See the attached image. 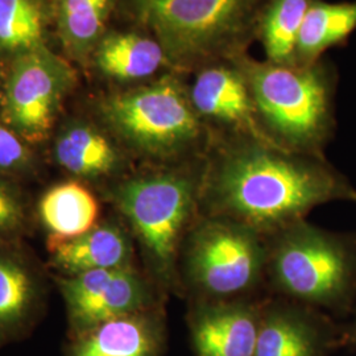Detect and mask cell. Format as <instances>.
<instances>
[{
  "label": "cell",
  "mask_w": 356,
  "mask_h": 356,
  "mask_svg": "<svg viewBox=\"0 0 356 356\" xmlns=\"http://www.w3.org/2000/svg\"><path fill=\"white\" fill-rule=\"evenodd\" d=\"M267 239L266 276L276 292L334 313H346L354 306L355 236L301 220Z\"/></svg>",
  "instance_id": "obj_6"
},
{
  "label": "cell",
  "mask_w": 356,
  "mask_h": 356,
  "mask_svg": "<svg viewBox=\"0 0 356 356\" xmlns=\"http://www.w3.org/2000/svg\"><path fill=\"white\" fill-rule=\"evenodd\" d=\"M32 163L26 141L0 120V173H20Z\"/></svg>",
  "instance_id": "obj_23"
},
{
  "label": "cell",
  "mask_w": 356,
  "mask_h": 356,
  "mask_svg": "<svg viewBox=\"0 0 356 356\" xmlns=\"http://www.w3.org/2000/svg\"><path fill=\"white\" fill-rule=\"evenodd\" d=\"M342 334L321 310L286 298L264 302L254 356H329Z\"/></svg>",
  "instance_id": "obj_12"
},
{
  "label": "cell",
  "mask_w": 356,
  "mask_h": 356,
  "mask_svg": "<svg viewBox=\"0 0 356 356\" xmlns=\"http://www.w3.org/2000/svg\"><path fill=\"white\" fill-rule=\"evenodd\" d=\"M231 63L244 76L269 140L294 152L325 156L335 132L338 73L330 61L281 65L248 53Z\"/></svg>",
  "instance_id": "obj_3"
},
{
  "label": "cell",
  "mask_w": 356,
  "mask_h": 356,
  "mask_svg": "<svg viewBox=\"0 0 356 356\" xmlns=\"http://www.w3.org/2000/svg\"><path fill=\"white\" fill-rule=\"evenodd\" d=\"M342 343L356 347V317L342 332Z\"/></svg>",
  "instance_id": "obj_25"
},
{
  "label": "cell",
  "mask_w": 356,
  "mask_h": 356,
  "mask_svg": "<svg viewBox=\"0 0 356 356\" xmlns=\"http://www.w3.org/2000/svg\"><path fill=\"white\" fill-rule=\"evenodd\" d=\"M40 216L51 236L70 239L97 226L99 206L86 186L65 182L44 194L40 201Z\"/></svg>",
  "instance_id": "obj_19"
},
{
  "label": "cell",
  "mask_w": 356,
  "mask_h": 356,
  "mask_svg": "<svg viewBox=\"0 0 356 356\" xmlns=\"http://www.w3.org/2000/svg\"><path fill=\"white\" fill-rule=\"evenodd\" d=\"M90 63L103 78L126 88L173 72L160 42L138 26L126 31L108 29L92 51Z\"/></svg>",
  "instance_id": "obj_14"
},
{
  "label": "cell",
  "mask_w": 356,
  "mask_h": 356,
  "mask_svg": "<svg viewBox=\"0 0 356 356\" xmlns=\"http://www.w3.org/2000/svg\"><path fill=\"white\" fill-rule=\"evenodd\" d=\"M268 0H122L134 26L151 33L173 72L191 76L248 53Z\"/></svg>",
  "instance_id": "obj_2"
},
{
  "label": "cell",
  "mask_w": 356,
  "mask_h": 356,
  "mask_svg": "<svg viewBox=\"0 0 356 356\" xmlns=\"http://www.w3.org/2000/svg\"><path fill=\"white\" fill-rule=\"evenodd\" d=\"M268 239L220 218L200 216L182 244L178 277L193 300L244 298L266 277Z\"/></svg>",
  "instance_id": "obj_7"
},
{
  "label": "cell",
  "mask_w": 356,
  "mask_h": 356,
  "mask_svg": "<svg viewBox=\"0 0 356 356\" xmlns=\"http://www.w3.org/2000/svg\"><path fill=\"white\" fill-rule=\"evenodd\" d=\"M335 201L356 204V189L325 156L294 152L254 136H211L200 216L269 238Z\"/></svg>",
  "instance_id": "obj_1"
},
{
  "label": "cell",
  "mask_w": 356,
  "mask_h": 356,
  "mask_svg": "<svg viewBox=\"0 0 356 356\" xmlns=\"http://www.w3.org/2000/svg\"><path fill=\"white\" fill-rule=\"evenodd\" d=\"M122 0H54L57 31L66 53L81 64L110 29L111 16Z\"/></svg>",
  "instance_id": "obj_17"
},
{
  "label": "cell",
  "mask_w": 356,
  "mask_h": 356,
  "mask_svg": "<svg viewBox=\"0 0 356 356\" xmlns=\"http://www.w3.org/2000/svg\"><path fill=\"white\" fill-rule=\"evenodd\" d=\"M165 347V318L153 307L73 335L67 356H161Z\"/></svg>",
  "instance_id": "obj_13"
},
{
  "label": "cell",
  "mask_w": 356,
  "mask_h": 356,
  "mask_svg": "<svg viewBox=\"0 0 356 356\" xmlns=\"http://www.w3.org/2000/svg\"><path fill=\"white\" fill-rule=\"evenodd\" d=\"M355 31L356 0H314L298 35L294 65L317 63L327 49L346 44Z\"/></svg>",
  "instance_id": "obj_18"
},
{
  "label": "cell",
  "mask_w": 356,
  "mask_h": 356,
  "mask_svg": "<svg viewBox=\"0 0 356 356\" xmlns=\"http://www.w3.org/2000/svg\"><path fill=\"white\" fill-rule=\"evenodd\" d=\"M74 79L72 66L48 47L13 57L1 90L3 122L26 143L45 140Z\"/></svg>",
  "instance_id": "obj_8"
},
{
  "label": "cell",
  "mask_w": 356,
  "mask_h": 356,
  "mask_svg": "<svg viewBox=\"0 0 356 356\" xmlns=\"http://www.w3.org/2000/svg\"><path fill=\"white\" fill-rule=\"evenodd\" d=\"M188 76L166 72L106 94L97 104L101 124L128 153L159 165L204 157L211 134L191 104Z\"/></svg>",
  "instance_id": "obj_4"
},
{
  "label": "cell",
  "mask_w": 356,
  "mask_h": 356,
  "mask_svg": "<svg viewBox=\"0 0 356 356\" xmlns=\"http://www.w3.org/2000/svg\"><path fill=\"white\" fill-rule=\"evenodd\" d=\"M126 149L104 127L88 122L67 124L58 134L54 156L69 173L83 178L119 175L126 165Z\"/></svg>",
  "instance_id": "obj_15"
},
{
  "label": "cell",
  "mask_w": 356,
  "mask_h": 356,
  "mask_svg": "<svg viewBox=\"0 0 356 356\" xmlns=\"http://www.w3.org/2000/svg\"><path fill=\"white\" fill-rule=\"evenodd\" d=\"M191 104L211 136H254L269 140L256 118L248 85L231 61L191 74Z\"/></svg>",
  "instance_id": "obj_10"
},
{
  "label": "cell",
  "mask_w": 356,
  "mask_h": 356,
  "mask_svg": "<svg viewBox=\"0 0 356 356\" xmlns=\"http://www.w3.org/2000/svg\"><path fill=\"white\" fill-rule=\"evenodd\" d=\"M313 1L268 0L257 38L266 51V60L294 65L298 35Z\"/></svg>",
  "instance_id": "obj_20"
},
{
  "label": "cell",
  "mask_w": 356,
  "mask_h": 356,
  "mask_svg": "<svg viewBox=\"0 0 356 356\" xmlns=\"http://www.w3.org/2000/svg\"><path fill=\"white\" fill-rule=\"evenodd\" d=\"M41 0H0V53L11 58L47 47Z\"/></svg>",
  "instance_id": "obj_21"
},
{
  "label": "cell",
  "mask_w": 356,
  "mask_h": 356,
  "mask_svg": "<svg viewBox=\"0 0 356 356\" xmlns=\"http://www.w3.org/2000/svg\"><path fill=\"white\" fill-rule=\"evenodd\" d=\"M24 210L19 197L0 179V234H10L20 229Z\"/></svg>",
  "instance_id": "obj_24"
},
{
  "label": "cell",
  "mask_w": 356,
  "mask_h": 356,
  "mask_svg": "<svg viewBox=\"0 0 356 356\" xmlns=\"http://www.w3.org/2000/svg\"><path fill=\"white\" fill-rule=\"evenodd\" d=\"M33 300V282L26 268L0 254V341L26 330Z\"/></svg>",
  "instance_id": "obj_22"
},
{
  "label": "cell",
  "mask_w": 356,
  "mask_h": 356,
  "mask_svg": "<svg viewBox=\"0 0 356 356\" xmlns=\"http://www.w3.org/2000/svg\"><path fill=\"white\" fill-rule=\"evenodd\" d=\"M204 157L156 169L122 181L114 202L136 234L157 279L175 285L182 244L200 218Z\"/></svg>",
  "instance_id": "obj_5"
},
{
  "label": "cell",
  "mask_w": 356,
  "mask_h": 356,
  "mask_svg": "<svg viewBox=\"0 0 356 356\" xmlns=\"http://www.w3.org/2000/svg\"><path fill=\"white\" fill-rule=\"evenodd\" d=\"M264 304L247 297L193 300L188 326L197 356H254Z\"/></svg>",
  "instance_id": "obj_11"
},
{
  "label": "cell",
  "mask_w": 356,
  "mask_h": 356,
  "mask_svg": "<svg viewBox=\"0 0 356 356\" xmlns=\"http://www.w3.org/2000/svg\"><path fill=\"white\" fill-rule=\"evenodd\" d=\"M72 332L153 309L149 285L132 267L99 269L63 282Z\"/></svg>",
  "instance_id": "obj_9"
},
{
  "label": "cell",
  "mask_w": 356,
  "mask_h": 356,
  "mask_svg": "<svg viewBox=\"0 0 356 356\" xmlns=\"http://www.w3.org/2000/svg\"><path fill=\"white\" fill-rule=\"evenodd\" d=\"M3 83H4V79H1V76H0V94H1V90H3Z\"/></svg>",
  "instance_id": "obj_26"
},
{
  "label": "cell",
  "mask_w": 356,
  "mask_h": 356,
  "mask_svg": "<svg viewBox=\"0 0 356 356\" xmlns=\"http://www.w3.org/2000/svg\"><path fill=\"white\" fill-rule=\"evenodd\" d=\"M54 263L73 275L131 267L132 244L127 232L114 223H104L70 239L51 236Z\"/></svg>",
  "instance_id": "obj_16"
}]
</instances>
